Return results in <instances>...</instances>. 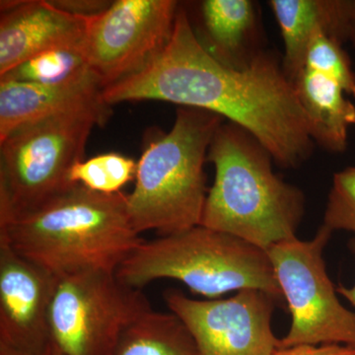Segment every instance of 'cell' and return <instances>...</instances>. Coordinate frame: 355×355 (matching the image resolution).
I'll return each mask as SVG.
<instances>
[{
    "label": "cell",
    "mask_w": 355,
    "mask_h": 355,
    "mask_svg": "<svg viewBox=\"0 0 355 355\" xmlns=\"http://www.w3.org/2000/svg\"><path fill=\"white\" fill-rule=\"evenodd\" d=\"M0 355H64L58 350V347L50 343L48 347H44V349L39 350V352H24V350H19L12 349V347H6V345H0Z\"/></svg>",
    "instance_id": "25"
},
{
    "label": "cell",
    "mask_w": 355,
    "mask_h": 355,
    "mask_svg": "<svg viewBox=\"0 0 355 355\" xmlns=\"http://www.w3.org/2000/svg\"><path fill=\"white\" fill-rule=\"evenodd\" d=\"M323 225L333 232L345 230L355 234V167L334 175Z\"/></svg>",
    "instance_id": "21"
},
{
    "label": "cell",
    "mask_w": 355,
    "mask_h": 355,
    "mask_svg": "<svg viewBox=\"0 0 355 355\" xmlns=\"http://www.w3.org/2000/svg\"><path fill=\"white\" fill-rule=\"evenodd\" d=\"M224 119L210 112L178 107L169 132L151 140L137 162L135 188L127 195L128 214L139 234H175L200 225L209 190L205 164Z\"/></svg>",
    "instance_id": "4"
},
{
    "label": "cell",
    "mask_w": 355,
    "mask_h": 355,
    "mask_svg": "<svg viewBox=\"0 0 355 355\" xmlns=\"http://www.w3.org/2000/svg\"><path fill=\"white\" fill-rule=\"evenodd\" d=\"M114 355H200L183 322L173 313L151 309L133 323Z\"/></svg>",
    "instance_id": "17"
},
{
    "label": "cell",
    "mask_w": 355,
    "mask_h": 355,
    "mask_svg": "<svg viewBox=\"0 0 355 355\" xmlns=\"http://www.w3.org/2000/svg\"><path fill=\"white\" fill-rule=\"evenodd\" d=\"M338 16L340 42L355 48V0H338Z\"/></svg>",
    "instance_id": "24"
},
{
    "label": "cell",
    "mask_w": 355,
    "mask_h": 355,
    "mask_svg": "<svg viewBox=\"0 0 355 355\" xmlns=\"http://www.w3.org/2000/svg\"><path fill=\"white\" fill-rule=\"evenodd\" d=\"M333 231L322 225L313 239L297 237L266 250L282 297L291 313L280 349L298 345H343L355 347V314L338 300L327 273L324 250Z\"/></svg>",
    "instance_id": "8"
},
{
    "label": "cell",
    "mask_w": 355,
    "mask_h": 355,
    "mask_svg": "<svg viewBox=\"0 0 355 355\" xmlns=\"http://www.w3.org/2000/svg\"><path fill=\"white\" fill-rule=\"evenodd\" d=\"M151 309L141 289L116 272L58 277L49 314L51 342L64 355H114L128 329Z\"/></svg>",
    "instance_id": "7"
},
{
    "label": "cell",
    "mask_w": 355,
    "mask_h": 355,
    "mask_svg": "<svg viewBox=\"0 0 355 355\" xmlns=\"http://www.w3.org/2000/svg\"><path fill=\"white\" fill-rule=\"evenodd\" d=\"M137 171V162L133 159L116 153H103L74 165L69 180L89 190L114 195L135 181Z\"/></svg>",
    "instance_id": "19"
},
{
    "label": "cell",
    "mask_w": 355,
    "mask_h": 355,
    "mask_svg": "<svg viewBox=\"0 0 355 355\" xmlns=\"http://www.w3.org/2000/svg\"><path fill=\"white\" fill-rule=\"evenodd\" d=\"M111 106L64 112L18 128L0 141V225L37 211L69 190L93 128Z\"/></svg>",
    "instance_id": "6"
},
{
    "label": "cell",
    "mask_w": 355,
    "mask_h": 355,
    "mask_svg": "<svg viewBox=\"0 0 355 355\" xmlns=\"http://www.w3.org/2000/svg\"><path fill=\"white\" fill-rule=\"evenodd\" d=\"M197 6L193 31L205 50L220 64L248 69L266 51L257 2L203 0Z\"/></svg>",
    "instance_id": "13"
},
{
    "label": "cell",
    "mask_w": 355,
    "mask_h": 355,
    "mask_svg": "<svg viewBox=\"0 0 355 355\" xmlns=\"http://www.w3.org/2000/svg\"><path fill=\"white\" fill-rule=\"evenodd\" d=\"M0 10V76L44 51L84 44L88 19L51 0H1Z\"/></svg>",
    "instance_id": "12"
},
{
    "label": "cell",
    "mask_w": 355,
    "mask_h": 355,
    "mask_svg": "<svg viewBox=\"0 0 355 355\" xmlns=\"http://www.w3.org/2000/svg\"><path fill=\"white\" fill-rule=\"evenodd\" d=\"M105 105L108 104L103 99V87L95 76L62 85L0 79V141L32 121Z\"/></svg>",
    "instance_id": "14"
},
{
    "label": "cell",
    "mask_w": 355,
    "mask_h": 355,
    "mask_svg": "<svg viewBox=\"0 0 355 355\" xmlns=\"http://www.w3.org/2000/svg\"><path fill=\"white\" fill-rule=\"evenodd\" d=\"M95 76L89 67L83 46L44 51L26 60L0 79L19 83L62 85Z\"/></svg>",
    "instance_id": "18"
},
{
    "label": "cell",
    "mask_w": 355,
    "mask_h": 355,
    "mask_svg": "<svg viewBox=\"0 0 355 355\" xmlns=\"http://www.w3.org/2000/svg\"><path fill=\"white\" fill-rule=\"evenodd\" d=\"M350 248L355 253V238L350 242ZM336 292L343 295L355 308V284L352 287L340 286L336 288Z\"/></svg>",
    "instance_id": "26"
},
{
    "label": "cell",
    "mask_w": 355,
    "mask_h": 355,
    "mask_svg": "<svg viewBox=\"0 0 355 355\" xmlns=\"http://www.w3.org/2000/svg\"><path fill=\"white\" fill-rule=\"evenodd\" d=\"M207 161L216 176L200 225L266 251L296 238L305 214V195L273 172L272 154L251 133L223 121L210 144Z\"/></svg>",
    "instance_id": "3"
},
{
    "label": "cell",
    "mask_w": 355,
    "mask_h": 355,
    "mask_svg": "<svg viewBox=\"0 0 355 355\" xmlns=\"http://www.w3.org/2000/svg\"><path fill=\"white\" fill-rule=\"evenodd\" d=\"M168 309L188 329L200 355H273L280 340L272 319L277 299L247 288L226 299L198 300L183 292L164 293Z\"/></svg>",
    "instance_id": "10"
},
{
    "label": "cell",
    "mask_w": 355,
    "mask_h": 355,
    "mask_svg": "<svg viewBox=\"0 0 355 355\" xmlns=\"http://www.w3.org/2000/svg\"><path fill=\"white\" fill-rule=\"evenodd\" d=\"M304 69L336 81L347 93L355 97V72L343 44L324 32L318 33L311 42Z\"/></svg>",
    "instance_id": "20"
},
{
    "label": "cell",
    "mask_w": 355,
    "mask_h": 355,
    "mask_svg": "<svg viewBox=\"0 0 355 355\" xmlns=\"http://www.w3.org/2000/svg\"><path fill=\"white\" fill-rule=\"evenodd\" d=\"M58 279L0 242V345L24 352L48 347Z\"/></svg>",
    "instance_id": "11"
},
{
    "label": "cell",
    "mask_w": 355,
    "mask_h": 355,
    "mask_svg": "<svg viewBox=\"0 0 355 355\" xmlns=\"http://www.w3.org/2000/svg\"><path fill=\"white\" fill-rule=\"evenodd\" d=\"M51 3L64 12L90 19L107 10L113 1L107 0H51Z\"/></svg>",
    "instance_id": "22"
},
{
    "label": "cell",
    "mask_w": 355,
    "mask_h": 355,
    "mask_svg": "<svg viewBox=\"0 0 355 355\" xmlns=\"http://www.w3.org/2000/svg\"><path fill=\"white\" fill-rule=\"evenodd\" d=\"M273 355H355V347L343 345H298L277 349Z\"/></svg>",
    "instance_id": "23"
},
{
    "label": "cell",
    "mask_w": 355,
    "mask_h": 355,
    "mask_svg": "<svg viewBox=\"0 0 355 355\" xmlns=\"http://www.w3.org/2000/svg\"><path fill=\"white\" fill-rule=\"evenodd\" d=\"M179 2L116 0L87 22L84 53L103 90L144 69L171 39Z\"/></svg>",
    "instance_id": "9"
},
{
    "label": "cell",
    "mask_w": 355,
    "mask_h": 355,
    "mask_svg": "<svg viewBox=\"0 0 355 355\" xmlns=\"http://www.w3.org/2000/svg\"><path fill=\"white\" fill-rule=\"evenodd\" d=\"M142 241L125 193L107 195L76 184L37 211L0 225V242L60 277L116 272Z\"/></svg>",
    "instance_id": "2"
},
{
    "label": "cell",
    "mask_w": 355,
    "mask_h": 355,
    "mask_svg": "<svg viewBox=\"0 0 355 355\" xmlns=\"http://www.w3.org/2000/svg\"><path fill=\"white\" fill-rule=\"evenodd\" d=\"M314 144L331 153L347 150L349 130L355 125V106L336 81L303 69L293 79Z\"/></svg>",
    "instance_id": "15"
},
{
    "label": "cell",
    "mask_w": 355,
    "mask_h": 355,
    "mask_svg": "<svg viewBox=\"0 0 355 355\" xmlns=\"http://www.w3.org/2000/svg\"><path fill=\"white\" fill-rule=\"evenodd\" d=\"M116 275L141 291L156 280L175 279L210 299L247 288L284 298L266 250L202 225L144 240Z\"/></svg>",
    "instance_id": "5"
},
{
    "label": "cell",
    "mask_w": 355,
    "mask_h": 355,
    "mask_svg": "<svg viewBox=\"0 0 355 355\" xmlns=\"http://www.w3.org/2000/svg\"><path fill=\"white\" fill-rule=\"evenodd\" d=\"M103 99L110 106L153 100L216 114L251 133L286 169L300 167L314 149L282 60L266 50L248 69L225 67L198 42L182 6L164 50L144 69L105 88Z\"/></svg>",
    "instance_id": "1"
},
{
    "label": "cell",
    "mask_w": 355,
    "mask_h": 355,
    "mask_svg": "<svg viewBox=\"0 0 355 355\" xmlns=\"http://www.w3.org/2000/svg\"><path fill=\"white\" fill-rule=\"evenodd\" d=\"M268 6L282 33V67L291 81L304 69L308 48L318 33L342 44L338 0H270Z\"/></svg>",
    "instance_id": "16"
}]
</instances>
